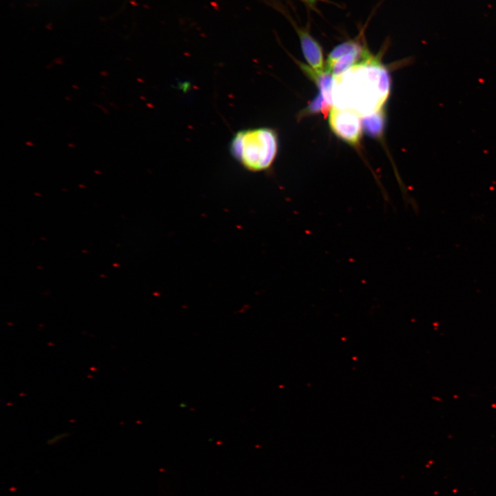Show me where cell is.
Returning <instances> with one entry per match:
<instances>
[{"mask_svg":"<svg viewBox=\"0 0 496 496\" xmlns=\"http://www.w3.org/2000/svg\"><path fill=\"white\" fill-rule=\"evenodd\" d=\"M329 125L332 132L347 143H359L362 126L360 116L355 112L333 106L329 113Z\"/></svg>","mask_w":496,"mask_h":496,"instance_id":"3957f363","label":"cell"},{"mask_svg":"<svg viewBox=\"0 0 496 496\" xmlns=\"http://www.w3.org/2000/svg\"><path fill=\"white\" fill-rule=\"evenodd\" d=\"M331 106L320 93L302 112V115L322 113L326 117L331 110Z\"/></svg>","mask_w":496,"mask_h":496,"instance_id":"9c48e42d","label":"cell"},{"mask_svg":"<svg viewBox=\"0 0 496 496\" xmlns=\"http://www.w3.org/2000/svg\"><path fill=\"white\" fill-rule=\"evenodd\" d=\"M365 50L360 44L353 40L347 41L336 45L329 53L324 69L329 72L333 64L341 56L350 53L361 54Z\"/></svg>","mask_w":496,"mask_h":496,"instance_id":"8992f818","label":"cell"},{"mask_svg":"<svg viewBox=\"0 0 496 496\" xmlns=\"http://www.w3.org/2000/svg\"><path fill=\"white\" fill-rule=\"evenodd\" d=\"M386 68L370 53L343 74L333 77L332 101L339 109L366 116L382 110L390 92Z\"/></svg>","mask_w":496,"mask_h":496,"instance_id":"6da1fadb","label":"cell"},{"mask_svg":"<svg viewBox=\"0 0 496 496\" xmlns=\"http://www.w3.org/2000/svg\"><path fill=\"white\" fill-rule=\"evenodd\" d=\"M298 63L302 70L316 83L324 99L330 105H332V86L333 81L332 74L325 69L322 72H317L305 65L299 62Z\"/></svg>","mask_w":496,"mask_h":496,"instance_id":"5b68a950","label":"cell"},{"mask_svg":"<svg viewBox=\"0 0 496 496\" xmlns=\"http://www.w3.org/2000/svg\"><path fill=\"white\" fill-rule=\"evenodd\" d=\"M303 3H304L308 8L310 9L313 10L314 11L319 12L317 8V5L320 2H324V3H330V1L327 0H300Z\"/></svg>","mask_w":496,"mask_h":496,"instance_id":"30bf717a","label":"cell"},{"mask_svg":"<svg viewBox=\"0 0 496 496\" xmlns=\"http://www.w3.org/2000/svg\"><path fill=\"white\" fill-rule=\"evenodd\" d=\"M369 54L368 50H366L361 54L350 53L344 55L333 64L329 72L333 76H339L358 63Z\"/></svg>","mask_w":496,"mask_h":496,"instance_id":"ba28073f","label":"cell"},{"mask_svg":"<svg viewBox=\"0 0 496 496\" xmlns=\"http://www.w3.org/2000/svg\"><path fill=\"white\" fill-rule=\"evenodd\" d=\"M384 114L382 110L372 114L363 116L361 119L364 131L371 136L378 138L382 134L384 127Z\"/></svg>","mask_w":496,"mask_h":496,"instance_id":"52a82bcc","label":"cell"},{"mask_svg":"<svg viewBox=\"0 0 496 496\" xmlns=\"http://www.w3.org/2000/svg\"><path fill=\"white\" fill-rule=\"evenodd\" d=\"M285 15L289 19L299 37L303 55L314 71L317 72L324 70V63L322 49L318 42L311 35L308 28L300 27L285 12Z\"/></svg>","mask_w":496,"mask_h":496,"instance_id":"277c9868","label":"cell"},{"mask_svg":"<svg viewBox=\"0 0 496 496\" xmlns=\"http://www.w3.org/2000/svg\"><path fill=\"white\" fill-rule=\"evenodd\" d=\"M278 148L277 133L267 127L239 130L229 145L232 158L252 172L268 170L275 161Z\"/></svg>","mask_w":496,"mask_h":496,"instance_id":"7a4b0ae2","label":"cell"}]
</instances>
